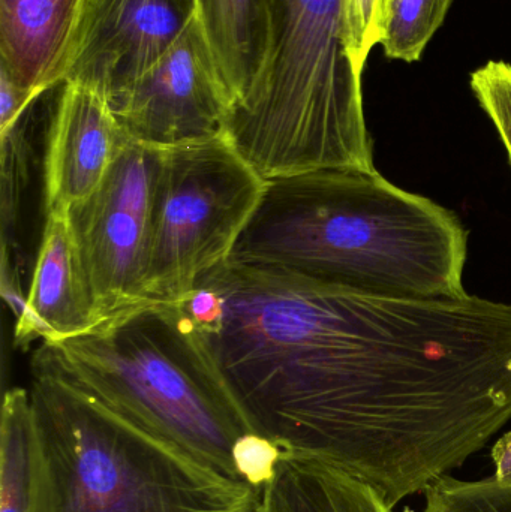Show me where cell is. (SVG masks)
Wrapping results in <instances>:
<instances>
[{"label":"cell","instance_id":"6da1fadb","mask_svg":"<svg viewBox=\"0 0 511 512\" xmlns=\"http://www.w3.org/2000/svg\"><path fill=\"white\" fill-rule=\"evenodd\" d=\"M185 309L251 433L393 507L511 421V304L375 297L225 259Z\"/></svg>","mask_w":511,"mask_h":512},{"label":"cell","instance_id":"7a4b0ae2","mask_svg":"<svg viewBox=\"0 0 511 512\" xmlns=\"http://www.w3.org/2000/svg\"><path fill=\"white\" fill-rule=\"evenodd\" d=\"M461 219L375 171L320 170L269 180L228 261L290 271L375 297L461 298Z\"/></svg>","mask_w":511,"mask_h":512},{"label":"cell","instance_id":"3957f363","mask_svg":"<svg viewBox=\"0 0 511 512\" xmlns=\"http://www.w3.org/2000/svg\"><path fill=\"white\" fill-rule=\"evenodd\" d=\"M24 512H258L251 484L125 417L42 342L30 363Z\"/></svg>","mask_w":511,"mask_h":512},{"label":"cell","instance_id":"277c9868","mask_svg":"<svg viewBox=\"0 0 511 512\" xmlns=\"http://www.w3.org/2000/svg\"><path fill=\"white\" fill-rule=\"evenodd\" d=\"M267 50L224 137L269 180L320 170L375 171L362 74L339 0H266Z\"/></svg>","mask_w":511,"mask_h":512},{"label":"cell","instance_id":"5b68a950","mask_svg":"<svg viewBox=\"0 0 511 512\" xmlns=\"http://www.w3.org/2000/svg\"><path fill=\"white\" fill-rule=\"evenodd\" d=\"M51 346L80 384L120 414L242 480L234 447L251 430L183 304L141 301Z\"/></svg>","mask_w":511,"mask_h":512},{"label":"cell","instance_id":"8992f818","mask_svg":"<svg viewBox=\"0 0 511 512\" xmlns=\"http://www.w3.org/2000/svg\"><path fill=\"white\" fill-rule=\"evenodd\" d=\"M266 185L224 135L162 150L143 300L188 301L231 255Z\"/></svg>","mask_w":511,"mask_h":512},{"label":"cell","instance_id":"52a82bcc","mask_svg":"<svg viewBox=\"0 0 511 512\" xmlns=\"http://www.w3.org/2000/svg\"><path fill=\"white\" fill-rule=\"evenodd\" d=\"M162 150L125 137L110 170L68 219L102 319L143 300Z\"/></svg>","mask_w":511,"mask_h":512},{"label":"cell","instance_id":"ba28073f","mask_svg":"<svg viewBox=\"0 0 511 512\" xmlns=\"http://www.w3.org/2000/svg\"><path fill=\"white\" fill-rule=\"evenodd\" d=\"M107 104L128 140L167 150L222 137L233 98L195 18L152 69Z\"/></svg>","mask_w":511,"mask_h":512},{"label":"cell","instance_id":"9c48e42d","mask_svg":"<svg viewBox=\"0 0 511 512\" xmlns=\"http://www.w3.org/2000/svg\"><path fill=\"white\" fill-rule=\"evenodd\" d=\"M195 18V0H83L63 80L108 101L152 69Z\"/></svg>","mask_w":511,"mask_h":512},{"label":"cell","instance_id":"30bf717a","mask_svg":"<svg viewBox=\"0 0 511 512\" xmlns=\"http://www.w3.org/2000/svg\"><path fill=\"white\" fill-rule=\"evenodd\" d=\"M125 135L107 101L66 81L48 123L44 161L45 216L68 215L110 170Z\"/></svg>","mask_w":511,"mask_h":512},{"label":"cell","instance_id":"8fae6325","mask_svg":"<svg viewBox=\"0 0 511 512\" xmlns=\"http://www.w3.org/2000/svg\"><path fill=\"white\" fill-rule=\"evenodd\" d=\"M68 215L45 216L35 271L18 315V343H59L102 324Z\"/></svg>","mask_w":511,"mask_h":512},{"label":"cell","instance_id":"7c38bea8","mask_svg":"<svg viewBox=\"0 0 511 512\" xmlns=\"http://www.w3.org/2000/svg\"><path fill=\"white\" fill-rule=\"evenodd\" d=\"M83 0H0V71L38 95L63 80Z\"/></svg>","mask_w":511,"mask_h":512},{"label":"cell","instance_id":"4fadbf2b","mask_svg":"<svg viewBox=\"0 0 511 512\" xmlns=\"http://www.w3.org/2000/svg\"><path fill=\"white\" fill-rule=\"evenodd\" d=\"M258 495V512H395L365 481L302 457L282 456Z\"/></svg>","mask_w":511,"mask_h":512},{"label":"cell","instance_id":"5bb4252c","mask_svg":"<svg viewBox=\"0 0 511 512\" xmlns=\"http://www.w3.org/2000/svg\"><path fill=\"white\" fill-rule=\"evenodd\" d=\"M195 3L198 21L234 105L248 92L266 56V0H195Z\"/></svg>","mask_w":511,"mask_h":512},{"label":"cell","instance_id":"9a60e30c","mask_svg":"<svg viewBox=\"0 0 511 512\" xmlns=\"http://www.w3.org/2000/svg\"><path fill=\"white\" fill-rule=\"evenodd\" d=\"M30 394L26 388L6 391L2 406L0 512H24L29 490Z\"/></svg>","mask_w":511,"mask_h":512},{"label":"cell","instance_id":"2e32d148","mask_svg":"<svg viewBox=\"0 0 511 512\" xmlns=\"http://www.w3.org/2000/svg\"><path fill=\"white\" fill-rule=\"evenodd\" d=\"M453 0H390L384 29V53L389 59L420 60L449 14Z\"/></svg>","mask_w":511,"mask_h":512},{"label":"cell","instance_id":"e0dca14e","mask_svg":"<svg viewBox=\"0 0 511 512\" xmlns=\"http://www.w3.org/2000/svg\"><path fill=\"white\" fill-rule=\"evenodd\" d=\"M423 496L422 508L405 512H511V484L498 483L494 477L458 480L446 475Z\"/></svg>","mask_w":511,"mask_h":512},{"label":"cell","instance_id":"ac0fdd59","mask_svg":"<svg viewBox=\"0 0 511 512\" xmlns=\"http://www.w3.org/2000/svg\"><path fill=\"white\" fill-rule=\"evenodd\" d=\"M348 53L363 72L369 53L381 44L390 0H339Z\"/></svg>","mask_w":511,"mask_h":512},{"label":"cell","instance_id":"d6986e66","mask_svg":"<svg viewBox=\"0 0 511 512\" xmlns=\"http://www.w3.org/2000/svg\"><path fill=\"white\" fill-rule=\"evenodd\" d=\"M471 89L506 147L511 165V65L491 60L471 74Z\"/></svg>","mask_w":511,"mask_h":512},{"label":"cell","instance_id":"ffe728a7","mask_svg":"<svg viewBox=\"0 0 511 512\" xmlns=\"http://www.w3.org/2000/svg\"><path fill=\"white\" fill-rule=\"evenodd\" d=\"M281 457L278 445L255 433L242 436L234 447L237 472L255 490L263 489L272 480Z\"/></svg>","mask_w":511,"mask_h":512},{"label":"cell","instance_id":"44dd1931","mask_svg":"<svg viewBox=\"0 0 511 512\" xmlns=\"http://www.w3.org/2000/svg\"><path fill=\"white\" fill-rule=\"evenodd\" d=\"M36 95L20 89L5 72L0 71V129H6L18 119Z\"/></svg>","mask_w":511,"mask_h":512},{"label":"cell","instance_id":"7402d4cb","mask_svg":"<svg viewBox=\"0 0 511 512\" xmlns=\"http://www.w3.org/2000/svg\"><path fill=\"white\" fill-rule=\"evenodd\" d=\"M495 472L492 477L501 484H511V432L501 436L492 448Z\"/></svg>","mask_w":511,"mask_h":512}]
</instances>
